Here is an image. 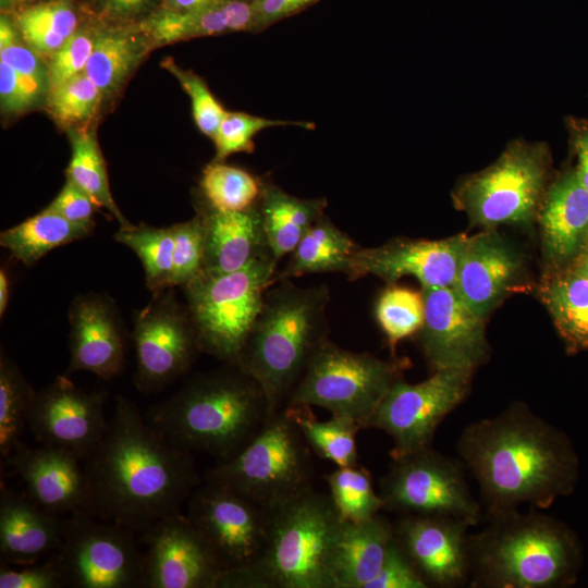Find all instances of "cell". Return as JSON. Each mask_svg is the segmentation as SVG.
<instances>
[{
  "instance_id": "obj_46",
  "label": "cell",
  "mask_w": 588,
  "mask_h": 588,
  "mask_svg": "<svg viewBox=\"0 0 588 588\" xmlns=\"http://www.w3.org/2000/svg\"><path fill=\"white\" fill-rule=\"evenodd\" d=\"M161 66L179 81L189 96L197 127L201 133L212 138L228 111L212 95L200 76L180 68L171 57L164 59Z\"/></svg>"
},
{
  "instance_id": "obj_32",
  "label": "cell",
  "mask_w": 588,
  "mask_h": 588,
  "mask_svg": "<svg viewBox=\"0 0 588 588\" xmlns=\"http://www.w3.org/2000/svg\"><path fill=\"white\" fill-rule=\"evenodd\" d=\"M93 230L74 224L50 208L2 231L0 245L27 267H33L50 250L91 234Z\"/></svg>"
},
{
  "instance_id": "obj_5",
  "label": "cell",
  "mask_w": 588,
  "mask_h": 588,
  "mask_svg": "<svg viewBox=\"0 0 588 588\" xmlns=\"http://www.w3.org/2000/svg\"><path fill=\"white\" fill-rule=\"evenodd\" d=\"M326 283L299 286L275 279L237 357L236 365L264 389L271 415L283 409L315 353L329 340Z\"/></svg>"
},
{
  "instance_id": "obj_8",
  "label": "cell",
  "mask_w": 588,
  "mask_h": 588,
  "mask_svg": "<svg viewBox=\"0 0 588 588\" xmlns=\"http://www.w3.org/2000/svg\"><path fill=\"white\" fill-rule=\"evenodd\" d=\"M277 268L267 254L233 272L203 271L182 287L201 353L236 364Z\"/></svg>"
},
{
  "instance_id": "obj_53",
  "label": "cell",
  "mask_w": 588,
  "mask_h": 588,
  "mask_svg": "<svg viewBox=\"0 0 588 588\" xmlns=\"http://www.w3.org/2000/svg\"><path fill=\"white\" fill-rule=\"evenodd\" d=\"M313 0H260L258 13L262 22H270L293 13Z\"/></svg>"
},
{
  "instance_id": "obj_36",
  "label": "cell",
  "mask_w": 588,
  "mask_h": 588,
  "mask_svg": "<svg viewBox=\"0 0 588 588\" xmlns=\"http://www.w3.org/2000/svg\"><path fill=\"white\" fill-rule=\"evenodd\" d=\"M117 242L131 248L139 258L146 286L152 294L171 286L174 237L172 225L155 228L146 224L120 228Z\"/></svg>"
},
{
  "instance_id": "obj_16",
  "label": "cell",
  "mask_w": 588,
  "mask_h": 588,
  "mask_svg": "<svg viewBox=\"0 0 588 588\" xmlns=\"http://www.w3.org/2000/svg\"><path fill=\"white\" fill-rule=\"evenodd\" d=\"M105 396L78 388L68 375L37 391L27 428L46 446L66 451L82 462L97 448L108 426Z\"/></svg>"
},
{
  "instance_id": "obj_51",
  "label": "cell",
  "mask_w": 588,
  "mask_h": 588,
  "mask_svg": "<svg viewBox=\"0 0 588 588\" xmlns=\"http://www.w3.org/2000/svg\"><path fill=\"white\" fill-rule=\"evenodd\" d=\"M0 102L7 113H22L38 102L13 69L3 61H0Z\"/></svg>"
},
{
  "instance_id": "obj_6",
  "label": "cell",
  "mask_w": 588,
  "mask_h": 588,
  "mask_svg": "<svg viewBox=\"0 0 588 588\" xmlns=\"http://www.w3.org/2000/svg\"><path fill=\"white\" fill-rule=\"evenodd\" d=\"M343 519L314 488L272 510L268 541L252 566L224 573L219 588H334L332 550Z\"/></svg>"
},
{
  "instance_id": "obj_20",
  "label": "cell",
  "mask_w": 588,
  "mask_h": 588,
  "mask_svg": "<svg viewBox=\"0 0 588 588\" xmlns=\"http://www.w3.org/2000/svg\"><path fill=\"white\" fill-rule=\"evenodd\" d=\"M393 524L395 540L428 587L468 584L467 523L445 516L406 515Z\"/></svg>"
},
{
  "instance_id": "obj_43",
  "label": "cell",
  "mask_w": 588,
  "mask_h": 588,
  "mask_svg": "<svg viewBox=\"0 0 588 588\" xmlns=\"http://www.w3.org/2000/svg\"><path fill=\"white\" fill-rule=\"evenodd\" d=\"M255 12L241 0H217L186 11L188 39L246 29L254 21Z\"/></svg>"
},
{
  "instance_id": "obj_45",
  "label": "cell",
  "mask_w": 588,
  "mask_h": 588,
  "mask_svg": "<svg viewBox=\"0 0 588 588\" xmlns=\"http://www.w3.org/2000/svg\"><path fill=\"white\" fill-rule=\"evenodd\" d=\"M174 237L171 286L183 287L204 271L205 235L200 216L172 225Z\"/></svg>"
},
{
  "instance_id": "obj_41",
  "label": "cell",
  "mask_w": 588,
  "mask_h": 588,
  "mask_svg": "<svg viewBox=\"0 0 588 588\" xmlns=\"http://www.w3.org/2000/svg\"><path fill=\"white\" fill-rule=\"evenodd\" d=\"M101 100L100 89L85 72L47 94V107L52 118L73 130L93 119Z\"/></svg>"
},
{
  "instance_id": "obj_24",
  "label": "cell",
  "mask_w": 588,
  "mask_h": 588,
  "mask_svg": "<svg viewBox=\"0 0 588 588\" xmlns=\"http://www.w3.org/2000/svg\"><path fill=\"white\" fill-rule=\"evenodd\" d=\"M538 216L551 270L569 266L581 252L588 233V189L575 170L564 172L544 192Z\"/></svg>"
},
{
  "instance_id": "obj_21",
  "label": "cell",
  "mask_w": 588,
  "mask_h": 588,
  "mask_svg": "<svg viewBox=\"0 0 588 588\" xmlns=\"http://www.w3.org/2000/svg\"><path fill=\"white\" fill-rule=\"evenodd\" d=\"M70 363L65 375L89 371L111 380L123 369L126 332L115 302L102 293L74 298L69 309Z\"/></svg>"
},
{
  "instance_id": "obj_47",
  "label": "cell",
  "mask_w": 588,
  "mask_h": 588,
  "mask_svg": "<svg viewBox=\"0 0 588 588\" xmlns=\"http://www.w3.org/2000/svg\"><path fill=\"white\" fill-rule=\"evenodd\" d=\"M94 41L95 34L77 29L46 61L48 93L85 72L94 48Z\"/></svg>"
},
{
  "instance_id": "obj_25",
  "label": "cell",
  "mask_w": 588,
  "mask_h": 588,
  "mask_svg": "<svg viewBox=\"0 0 588 588\" xmlns=\"http://www.w3.org/2000/svg\"><path fill=\"white\" fill-rule=\"evenodd\" d=\"M59 515L47 511L27 494L0 490V558L2 564H33L57 551L62 538Z\"/></svg>"
},
{
  "instance_id": "obj_13",
  "label": "cell",
  "mask_w": 588,
  "mask_h": 588,
  "mask_svg": "<svg viewBox=\"0 0 588 588\" xmlns=\"http://www.w3.org/2000/svg\"><path fill=\"white\" fill-rule=\"evenodd\" d=\"M474 371L469 368L440 369L417 383L400 378L381 401L367 428L380 429L390 436L392 460L432 446L439 425L468 395Z\"/></svg>"
},
{
  "instance_id": "obj_33",
  "label": "cell",
  "mask_w": 588,
  "mask_h": 588,
  "mask_svg": "<svg viewBox=\"0 0 588 588\" xmlns=\"http://www.w3.org/2000/svg\"><path fill=\"white\" fill-rule=\"evenodd\" d=\"M71 146L66 179L82 188L98 208H105L120 223V228L132 226L111 194L106 162L94 131L82 127L72 130Z\"/></svg>"
},
{
  "instance_id": "obj_27",
  "label": "cell",
  "mask_w": 588,
  "mask_h": 588,
  "mask_svg": "<svg viewBox=\"0 0 588 588\" xmlns=\"http://www.w3.org/2000/svg\"><path fill=\"white\" fill-rule=\"evenodd\" d=\"M394 538V524L380 513L364 522L343 520L331 559L334 588H366Z\"/></svg>"
},
{
  "instance_id": "obj_57",
  "label": "cell",
  "mask_w": 588,
  "mask_h": 588,
  "mask_svg": "<svg viewBox=\"0 0 588 588\" xmlns=\"http://www.w3.org/2000/svg\"><path fill=\"white\" fill-rule=\"evenodd\" d=\"M580 253H588V233H587L586 238L584 241L583 248H581Z\"/></svg>"
},
{
  "instance_id": "obj_9",
  "label": "cell",
  "mask_w": 588,
  "mask_h": 588,
  "mask_svg": "<svg viewBox=\"0 0 588 588\" xmlns=\"http://www.w3.org/2000/svg\"><path fill=\"white\" fill-rule=\"evenodd\" d=\"M409 366L407 359H381L330 341L315 353L285 407L318 406L331 416L351 419L362 429ZM284 407V408H285Z\"/></svg>"
},
{
  "instance_id": "obj_4",
  "label": "cell",
  "mask_w": 588,
  "mask_h": 588,
  "mask_svg": "<svg viewBox=\"0 0 588 588\" xmlns=\"http://www.w3.org/2000/svg\"><path fill=\"white\" fill-rule=\"evenodd\" d=\"M468 536L473 588H567L583 566V547L564 522L518 509L486 517Z\"/></svg>"
},
{
  "instance_id": "obj_11",
  "label": "cell",
  "mask_w": 588,
  "mask_h": 588,
  "mask_svg": "<svg viewBox=\"0 0 588 588\" xmlns=\"http://www.w3.org/2000/svg\"><path fill=\"white\" fill-rule=\"evenodd\" d=\"M465 470L460 458L432 446L392 460L379 480L382 510L400 516L452 517L475 526L483 510L470 491Z\"/></svg>"
},
{
  "instance_id": "obj_55",
  "label": "cell",
  "mask_w": 588,
  "mask_h": 588,
  "mask_svg": "<svg viewBox=\"0 0 588 588\" xmlns=\"http://www.w3.org/2000/svg\"><path fill=\"white\" fill-rule=\"evenodd\" d=\"M10 296V280L4 268L0 269V317L4 315Z\"/></svg>"
},
{
  "instance_id": "obj_22",
  "label": "cell",
  "mask_w": 588,
  "mask_h": 588,
  "mask_svg": "<svg viewBox=\"0 0 588 588\" xmlns=\"http://www.w3.org/2000/svg\"><path fill=\"white\" fill-rule=\"evenodd\" d=\"M5 458L38 505L57 515H89V487L79 458L60 449L30 448L22 442Z\"/></svg>"
},
{
  "instance_id": "obj_35",
  "label": "cell",
  "mask_w": 588,
  "mask_h": 588,
  "mask_svg": "<svg viewBox=\"0 0 588 588\" xmlns=\"http://www.w3.org/2000/svg\"><path fill=\"white\" fill-rule=\"evenodd\" d=\"M16 27L23 41L47 61L77 30V16L66 1H53L20 12Z\"/></svg>"
},
{
  "instance_id": "obj_12",
  "label": "cell",
  "mask_w": 588,
  "mask_h": 588,
  "mask_svg": "<svg viewBox=\"0 0 588 588\" xmlns=\"http://www.w3.org/2000/svg\"><path fill=\"white\" fill-rule=\"evenodd\" d=\"M135 534L117 523L84 514L63 520L53 562L64 587H140L144 553L137 547Z\"/></svg>"
},
{
  "instance_id": "obj_19",
  "label": "cell",
  "mask_w": 588,
  "mask_h": 588,
  "mask_svg": "<svg viewBox=\"0 0 588 588\" xmlns=\"http://www.w3.org/2000/svg\"><path fill=\"white\" fill-rule=\"evenodd\" d=\"M466 234L443 240H412L396 237L376 247H359L352 259L348 279L355 281L372 274L387 284L403 277L417 279L421 287L454 285Z\"/></svg>"
},
{
  "instance_id": "obj_2",
  "label": "cell",
  "mask_w": 588,
  "mask_h": 588,
  "mask_svg": "<svg viewBox=\"0 0 588 588\" xmlns=\"http://www.w3.org/2000/svg\"><path fill=\"white\" fill-rule=\"evenodd\" d=\"M456 451L479 487L486 517L522 504L548 509L578 481L573 442L524 402L466 426Z\"/></svg>"
},
{
  "instance_id": "obj_48",
  "label": "cell",
  "mask_w": 588,
  "mask_h": 588,
  "mask_svg": "<svg viewBox=\"0 0 588 588\" xmlns=\"http://www.w3.org/2000/svg\"><path fill=\"white\" fill-rule=\"evenodd\" d=\"M366 588H428V586L393 538L380 571Z\"/></svg>"
},
{
  "instance_id": "obj_38",
  "label": "cell",
  "mask_w": 588,
  "mask_h": 588,
  "mask_svg": "<svg viewBox=\"0 0 588 588\" xmlns=\"http://www.w3.org/2000/svg\"><path fill=\"white\" fill-rule=\"evenodd\" d=\"M331 500L343 520L364 522L380 513L382 500L370 471L357 465L336 467L326 476Z\"/></svg>"
},
{
  "instance_id": "obj_50",
  "label": "cell",
  "mask_w": 588,
  "mask_h": 588,
  "mask_svg": "<svg viewBox=\"0 0 588 588\" xmlns=\"http://www.w3.org/2000/svg\"><path fill=\"white\" fill-rule=\"evenodd\" d=\"M48 208L74 224L91 230L95 226L94 213L98 207L82 188L69 179Z\"/></svg>"
},
{
  "instance_id": "obj_49",
  "label": "cell",
  "mask_w": 588,
  "mask_h": 588,
  "mask_svg": "<svg viewBox=\"0 0 588 588\" xmlns=\"http://www.w3.org/2000/svg\"><path fill=\"white\" fill-rule=\"evenodd\" d=\"M63 578L53 560L11 567L1 564L0 588H61Z\"/></svg>"
},
{
  "instance_id": "obj_1",
  "label": "cell",
  "mask_w": 588,
  "mask_h": 588,
  "mask_svg": "<svg viewBox=\"0 0 588 588\" xmlns=\"http://www.w3.org/2000/svg\"><path fill=\"white\" fill-rule=\"evenodd\" d=\"M90 493L89 516L142 534L182 513L201 483L193 453L170 442L137 405L115 397L114 412L97 448L83 462Z\"/></svg>"
},
{
  "instance_id": "obj_40",
  "label": "cell",
  "mask_w": 588,
  "mask_h": 588,
  "mask_svg": "<svg viewBox=\"0 0 588 588\" xmlns=\"http://www.w3.org/2000/svg\"><path fill=\"white\" fill-rule=\"evenodd\" d=\"M425 305L421 291L388 284L375 305L376 320L385 335L388 345L395 357L396 345L404 339L414 336L422 326Z\"/></svg>"
},
{
  "instance_id": "obj_58",
  "label": "cell",
  "mask_w": 588,
  "mask_h": 588,
  "mask_svg": "<svg viewBox=\"0 0 588 588\" xmlns=\"http://www.w3.org/2000/svg\"><path fill=\"white\" fill-rule=\"evenodd\" d=\"M0 1L2 5H5L9 2V0H0Z\"/></svg>"
},
{
  "instance_id": "obj_56",
  "label": "cell",
  "mask_w": 588,
  "mask_h": 588,
  "mask_svg": "<svg viewBox=\"0 0 588 588\" xmlns=\"http://www.w3.org/2000/svg\"><path fill=\"white\" fill-rule=\"evenodd\" d=\"M568 267L588 279V253H580Z\"/></svg>"
},
{
  "instance_id": "obj_10",
  "label": "cell",
  "mask_w": 588,
  "mask_h": 588,
  "mask_svg": "<svg viewBox=\"0 0 588 588\" xmlns=\"http://www.w3.org/2000/svg\"><path fill=\"white\" fill-rule=\"evenodd\" d=\"M548 158L543 145L510 144L493 164L460 184L455 205L471 224L486 229L529 223L544 195Z\"/></svg>"
},
{
  "instance_id": "obj_26",
  "label": "cell",
  "mask_w": 588,
  "mask_h": 588,
  "mask_svg": "<svg viewBox=\"0 0 588 588\" xmlns=\"http://www.w3.org/2000/svg\"><path fill=\"white\" fill-rule=\"evenodd\" d=\"M197 213L204 225V271L233 272L261 256L271 254L258 203L243 211H221L206 203Z\"/></svg>"
},
{
  "instance_id": "obj_34",
  "label": "cell",
  "mask_w": 588,
  "mask_h": 588,
  "mask_svg": "<svg viewBox=\"0 0 588 588\" xmlns=\"http://www.w3.org/2000/svg\"><path fill=\"white\" fill-rule=\"evenodd\" d=\"M311 451L319 457L332 462L336 467L358 464L356 434L362 429L355 421L331 416L329 420H318L310 406L285 407Z\"/></svg>"
},
{
  "instance_id": "obj_15",
  "label": "cell",
  "mask_w": 588,
  "mask_h": 588,
  "mask_svg": "<svg viewBox=\"0 0 588 588\" xmlns=\"http://www.w3.org/2000/svg\"><path fill=\"white\" fill-rule=\"evenodd\" d=\"M132 340L134 384L145 394L159 392L185 375L201 353L186 304L176 298L173 287L154 294L136 313Z\"/></svg>"
},
{
  "instance_id": "obj_3",
  "label": "cell",
  "mask_w": 588,
  "mask_h": 588,
  "mask_svg": "<svg viewBox=\"0 0 588 588\" xmlns=\"http://www.w3.org/2000/svg\"><path fill=\"white\" fill-rule=\"evenodd\" d=\"M271 415L261 385L236 364L198 372L146 420L174 445L225 462L240 453Z\"/></svg>"
},
{
  "instance_id": "obj_44",
  "label": "cell",
  "mask_w": 588,
  "mask_h": 588,
  "mask_svg": "<svg viewBox=\"0 0 588 588\" xmlns=\"http://www.w3.org/2000/svg\"><path fill=\"white\" fill-rule=\"evenodd\" d=\"M0 61L13 69L28 91L39 101L48 93L47 69L8 21H0Z\"/></svg>"
},
{
  "instance_id": "obj_17",
  "label": "cell",
  "mask_w": 588,
  "mask_h": 588,
  "mask_svg": "<svg viewBox=\"0 0 588 588\" xmlns=\"http://www.w3.org/2000/svg\"><path fill=\"white\" fill-rule=\"evenodd\" d=\"M146 546L144 588H219L223 571L200 534L182 513L140 534Z\"/></svg>"
},
{
  "instance_id": "obj_39",
  "label": "cell",
  "mask_w": 588,
  "mask_h": 588,
  "mask_svg": "<svg viewBox=\"0 0 588 588\" xmlns=\"http://www.w3.org/2000/svg\"><path fill=\"white\" fill-rule=\"evenodd\" d=\"M261 185L247 171L220 161L208 164L199 181L206 203L221 211H243L254 207L259 200Z\"/></svg>"
},
{
  "instance_id": "obj_37",
  "label": "cell",
  "mask_w": 588,
  "mask_h": 588,
  "mask_svg": "<svg viewBox=\"0 0 588 588\" xmlns=\"http://www.w3.org/2000/svg\"><path fill=\"white\" fill-rule=\"evenodd\" d=\"M15 363L0 355V453L7 457L27 428L28 412L36 395Z\"/></svg>"
},
{
  "instance_id": "obj_52",
  "label": "cell",
  "mask_w": 588,
  "mask_h": 588,
  "mask_svg": "<svg viewBox=\"0 0 588 588\" xmlns=\"http://www.w3.org/2000/svg\"><path fill=\"white\" fill-rule=\"evenodd\" d=\"M571 146L576 156L574 169L581 184L588 189V120L572 119L568 122Z\"/></svg>"
},
{
  "instance_id": "obj_14",
  "label": "cell",
  "mask_w": 588,
  "mask_h": 588,
  "mask_svg": "<svg viewBox=\"0 0 588 588\" xmlns=\"http://www.w3.org/2000/svg\"><path fill=\"white\" fill-rule=\"evenodd\" d=\"M186 516L224 573L252 566L262 555L272 510L222 485L203 480L192 492Z\"/></svg>"
},
{
  "instance_id": "obj_30",
  "label": "cell",
  "mask_w": 588,
  "mask_h": 588,
  "mask_svg": "<svg viewBox=\"0 0 588 588\" xmlns=\"http://www.w3.org/2000/svg\"><path fill=\"white\" fill-rule=\"evenodd\" d=\"M152 48L151 40L142 28L96 33L85 74L98 86L103 100L109 99L120 91Z\"/></svg>"
},
{
  "instance_id": "obj_23",
  "label": "cell",
  "mask_w": 588,
  "mask_h": 588,
  "mask_svg": "<svg viewBox=\"0 0 588 588\" xmlns=\"http://www.w3.org/2000/svg\"><path fill=\"white\" fill-rule=\"evenodd\" d=\"M522 273V258L493 229L468 236L453 287L481 318L503 301Z\"/></svg>"
},
{
  "instance_id": "obj_42",
  "label": "cell",
  "mask_w": 588,
  "mask_h": 588,
  "mask_svg": "<svg viewBox=\"0 0 588 588\" xmlns=\"http://www.w3.org/2000/svg\"><path fill=\"white\" fill-rule=\"evenodd\" d=\"M298 125L311 128L308 122H291L272 120L252 115L244 112H226L215 136L211 138L216 147L215 161L224 160L237 152H252L254 150L253 138L262 130L273 126Z\"/></svg>"
},
{
  "instance_id": "obj_29",
  "label": "cell",
  "mask_w": 588,
  "mask_h": 588,
  "mask_svg": "<svg viewBox=\"0 0 588 588\" xmlns=\"http://www.w3.org/2000/svg\"><path fill=\"white\" fill-rule=\"evenodd\" d=\"M571 354L588 351V279L571 267L551 270L538 290Z\"/></svg>"
},
{
  "instance_id": "obj_28",
  "label": "cell",
  "mask_w": 588,
  "mask_h": 588,
  "mask_svg": "<svg viewBox=\"0 0 588 588\" xmlns=\"http://www.w3.org/2000/svg\"><path fill=\"white\" fill-rule=\"evenodd\" d=\"M322 198L302 199L280 187L262 183L258 200L262 229L269 249L279 261L295 249L310 226L323 215Z\"/></svg>"
},
{
  "instance_id": "obj_18",
  "label": "cell",
  "mask_w": 588,
  "mask_h": 588,
  "mask_svg": "<svg viewBox=\"0 0 588 588\" xmlns=\"http://www.w3.org/2000/svg\"><path fill=\"white\" fill-rule=\"evenodd\" d=\"M425 315L415 334L431 371L475 370L489 357L485 320L450 287H421Z\"/></svg>"
},
{
  "instance_id": "obj_54",
  "label": "cell",
  "mask_w": 588,
  "mask_h": 588,
  "mask_svg": "<svg viewBox=\"0 0 588 588\" xmlns=\"http://www.w3.org/2000/svg\"><path fill=\"white\" fill-rule=\"evenodd\" d=\"M105 7L119 16H128L137 13L148 0H103Z\"/></svg>"
},
{
  "instance_id": "obj_7",
  "label": "cell",
  "mask_w": 588,
  "mask_h": 588,
  "mask_svg": "<svg viewBox=\"0 0 588 588\" xmlns=\"http://www.w3.org/2000/svg\"><path fill=\"white\" fill-rule=\"evenodd\" d=\"M314 478L313 451L283 408L269 416L240 453L210 467L203 480L228 487L273 510L314 488Z\"/></svg>"
},
{
  "instance_id": "obj_31",
  "label": "cell",
  "mask_w": 588,
  "mask_h": 588,
  "mask_svg": "<svg viewBox=\"0 0 588 588\" xmlns=\"http://www.w3.org/2000/svg\"><path fill=\"white\" fill-rule=\"evenodd\" d=\"M359 247L346 232L322 215L302 237L275 279L324 272H339L348 278L352 259Z\"/></svg>"
}]
</instances>
